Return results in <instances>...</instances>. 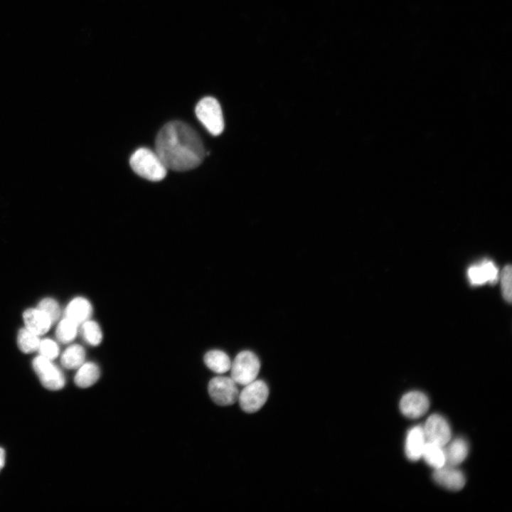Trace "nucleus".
I'll return each mask as SVG.
<instances>
[{"label": "nucleus", "instance_id": "obj_1", "mask_svg": "<svg viewBox=\"0 0 512 512\" xmlns=\"http://www.w3.org/2000/svg\"><path fill=\"white\" fill-rule=\"evenodd\" d=\"M155 147V152L167 169L176 171L195 169L206 155L197 132L180 121L169 122L161 129L156 138Z\"/></svg>", "mask_w": 512, "mask_h": 512}, {"label": "nucleus", "instance_id": "obj_2", "mask_svg": "<svg viewBox=\"0 0 512 512\" xmlns=\"http://www.w3.org/2000/svg\"><path fill=\"white\" fill-rule=\"evenodd\" d=\"M129 164L136 174L151 181L164 179L167 173V168L157 154L148 148L136 150L130 157Z\"/></svg>", "mask_w": 512, "mask_h": 512}, {"label": "nucleus", "instance_id": "obj_3", "mask_svg": "<svg viewBox=\"0 0 512 512\" xmlns=\"http://www.w3.org/2000/svg\"><path fill=\"white\" fill-rule=\"evenodd\" d=\"M198 120L213 136L220 135L224 129V120L221 107L213 97L201 99L196 107Z\"/></svg>", "mask_w": 512, "mask_h": 512}, {"label": "nucleus", "instance_id": "obj_4", "mask_svg": "<svg viewBox=\"0 0 512 512\" xmlns=\"http://www.w3.org/2000/svg\"><path fill=\"white\" fill-rule=\"evenodd\" d=\"M260 369L257 356L250 351H242L231 363L230 377L237 384L245 385L256 379Z\"/></svg>", "mask_w": 512, "mask_h": 512}, {"label": "nucleus", "instance_id": "obj_5", "mask_svg": "<svg viewBox=\"0 0 512 512\" xmlns=\"http://www.w3.org/2000/svg\"><path fill=\"white\" fill-rule=\"evenodd\" d=\"M244 386L238 396L240 406L247 413L255 412L266 402L269 395L268 387L261 380H255Z\"/></svg>", "mask_w": 512, "mask_h": 512}, {"label": "nucleus", "instance_id": "obj_6", "mask_svg": "<svg viewBox=\"0 0 512 512\" xmlns=\"http://www.w3.org/2000/svg\"><path fill=\"white\" fill-rule=\"evenodd\" d=\"M208 391L212 400L221 406L234 404L240 393L237 383L231 377L225 376L213 378L208 383Z\"/></svg>", "mask_w": 512, "mask_h": 512}, {"label": "nucleus", "instance_id": "obj_7", "mask_svg": "<svg viewBox=\"0 0 512 512\" xmlns=\"http://www.w3.org/2000/svg\"><path fill=\"white\" fill-rule=\"evenodd\" d=\"M33 368L46 388L58 390L64 387L65 379L63 373L51 360L39 355L33 359Z\"/></svg>", "mask_w": 512, "mask_h": 512}, {"label": "nucleus", "instance_id": "obj_8", "mask_svg": "<svg viewBox=\"0 0 512 512\" xmlns=\"http://www.w3.org/2000/svg\"><path fill=\"white\" fill-rule=\"evenodd\" d=\"M423 431L427 442L442 447L447 444L451 438V430L448 422L437 414L432 415L428 417Z\"/></svg>", "mask_w": 512, "mask_h": 512}, {"label": "nucleus", "instance_id": "obj_9", "mask_svg": "<svg viewBox=\"0 0 512 512\" xmlns=\"http://www.w3.org/2000/svg\"><path fill=\"white\" fill-rule=\"evenodd\" d=\"M430 406L427 397L422 393L412 391L402 396L400 402L402 413L412 419L420 417L425 415Z\"/></svg>", "mask_w": 512, "mask_h": 512}, {"label": "nucleus", "instance_id": "obj_10", "mask_svg": "<svg viewBox=\"0 0 512 512\" xmlns=\"http://www.w3.org/2000/svg\"><path fill=\"white\" fill-rule=\"evenodd\" d=\"M433 479L440 486L453 491L462 489L465 484L464 474L454 466L446 464L435 469Z\"/></svg>", "mask_w": 512, "mask_h": 512}, {"label": "nucleus", "instance_id": "obj_11", "mask_svg": "<svg viewBox=\"0 0 512 512\" xmlns=\"http://www.w3.org/2000/svg\"><path fill=\"white\" fill-rule=\"evenodd\" d=\"M26 328L40 336L46 333L53 323L50 319L39 309H28L23 313Z\"/></svg>", "mask_w": 512, "mask_h": 512}, {"label": "nucleus", "instance_id": "obj_12", "mask_svg": "<svg viewBox=\"0 0 512 512\" xmlns=\"http://www.w3.org/2000/svg\"><path fill=\"white\" fill-rule=\"evenodd\" d=\"M92 313V304L82 297H77L72 299L65 309V316L78 325L90 319Z\"/></svg>", "mask_w": 512, "mask_h": 512}, {"label": "nucleus", "instance_id": "obj_13", "mask_svg": "<svg viewBox=\"0 0 512 512\" xmlns=\"http://www.w3.org/2000/svg\"><path fill=\"white\" fill-rule=\"evenodd\" d=\"M426 442L423 428L415 426L407 433L405 442V454L412 461H417L422 457V450Z\"/></svg>", "mask_w": 512, "mask_h": 512}, {"label": "nucleus", "instance_id": "obj_14", "mask_svg": "<svg viewBox=\"0 0 512 512\" xmlns=\"http://www.w3.org/2000/svg\"><path fill=\"white\" fill-rule=\"evenodd\" d=\"M77 369L74 381L80 388H85L92 386L100 376V368L93 362H84Z\"/></svg>", "mask_w": 512, "mask_h": 512}, {"label": "nucleus", "instance_id": "obj_15", "mask_svg": "<svg viewBox=\"0 0 512 512\" xmlns=\"http://www.w3.org/2000/svg\"><path fill=\"white\" fill-rule=\"evenodd\" d=\"M445 464L454 466L462 462L468 454V444L462 438L450 442L444 449Z\"/></svg>", "mask_w": 512, "mask_h": 512}, {"label": "nucleus", "instance_id": "obj_16", "mask_svg": "<svg viewBox=\"0 0 512 512\" xmlns=\"http://www.w3.org/2000/svg\"><path fill=\"white\" fill-rule=\"evenodd\" d=\"M206 366L212 371L222 374L230 369L231 361L229 356L220 350L208 351L203 358Z\"/></svg>", "mask_w": 512, "mask_h": 512}, {"label": "nucleus", "instance_id": "obj_17", "mask_svg": "<svg viewBox=\"0 0 512 512\" xmlns=\"http://www.w3.org/2000/svg\"><path fill=\"white\" fill-rule=\"evenodd\" d=\"M85 359V351L79 344H73L68 346L63 353L61 356L62 365L68 369L78 368Z\"/></svg>", "mask_w": 512, "mask_h": 512}, {"label": "nucleus", "instance_id": "obj_18", "mask_svg": "<svg viewBox=\"0 0 512 512\" xmlns=\"http://www.w3.org/2000/svg\"><path fill=\"white\" fill-rule=\"evenodd\" d=\"M422 456L425 462L434 469L440 468L445 464L444 449L434 443L425 442Z\"/></svg>", "mask_w": 512, "mask_h": 512}, {"label": "nucleus", "instance_id": "obj_19", "mask_svg": "<svg viewBox=\"0 0 512 512\" xmlns=\"http://www.w3.org/2000/svg\"><path fill=\"white\" fill-rule=\"evenodd\" d=\"M81 333L84 340L90 346H98L102 341V329L93 320L88 319L81 324Z\"/></svg>", "mask_w": 512, "mask_h": 512}, {"label": "nucleus", "instance_id": "obj_20", "mask_svg": "<svg viewBox=\"0 0 512 512\" xmlns=\"http://www.w3.org/2000/svg\"><path fill=\"white\" fill-rule=\"evenodd\" d=\"M40 341L39 336L26 327L18 331L17 343L19 348L23 353H28L38 351Z\"/></svg>", "mask_w": 512, "mask_h": 512}, {"label": "nucleus", "instance_id": "obj_21", "mask_svg": "<svg viewBox=\"0 0 512 512\" xmlns=\"http://www.w3.org/2000/svg\"><path fill=\"white\" fill-rule=\"evenodd\" d=\"M78 326V324L65 317L57 326V338L63 343L72 341L77 335Z\"/></svg>", "mask_w": 512, "mask_h": 512}, {"label": "nucleus", "instance_id": "obj_22", "mask_svg": "<svg viewBox=\"0 0 512 512\" xmlns=\"http://www.w3.org/2000/svg\"><path fill=\"white\" fill-rule=\"evenodd\" d=\"M38 309L43 311L54 322L59 317L60 311L58 303L52 298H44L38 306Z\"/></svg>", "mask_w": 512, "mask_h": 512}, {"label": "nucleus", "instance_id": "obj_23", "mask_svg": "<svg viewBox=\"0 0 512 512\" xmlns=\"http://www.w3.org/2000/svg\"><path fill=\"white\" fill-rule=\"evenodd\" d=\"M511 266L508 265L505 266L501 272V290H502V294L504 298V299L508 302H511V297H512V287H511V280H512V272H511Z\"/></svg>", "mask_w": 512, "mask_h": 512}, {"label": "nucleus", "instance_id": "obj_24", "mask_svg": "<svg viewBox=\"0 0 512 512\" xmlns=\"http://www.w3.org/2000/svg\"><path fill=\"white\" fill-rule=\"evenodd\" d=\"M38 351L40 352V356L51 361L59 354L58 345L50 338L41 340Z\"/></svg>", "mask_w": 512, "mask_h": 512}, {"label": "nucleus", "instance_id": "obj_25", "mask_svg": "<svg viewBox=\"0 0 512 512\" xmlns=\"http://www.w3.org/2000/svg\"><path fill=\"white\" fill-rule=\"evenodd\" d=\"M468 275L473 284L479 285L487 282L481 265L471 267L468 270Z\"/></svg>", "mask_w": 512, "mask_h": 512}, {"label": "nucleus", "instance_id": "obj_26", "mask_svg": "<svg viewBox=\"0 0 512 512\" xmlns=\"http://www.w3.org/2000/svg\"><path fill=\"white\" fill-rule=\"evenodd\" d=\"M481 266L484 272L486 281L494 283L498 279V270L494 264L491 261H484Z\"/></svg>", "mask_w": 512, "mask_h": 512}, {"label": "nucleus", "instance_id": "obj_27", "mask_svg": "<svg viewBox=\"0 0 512 512\" xmlns=\"http://www.w3.org/2000/svg\"><path fill=\"white\" fill-rule=\"evenodd\" d=\"M5 452L4 449L0 447V471L5 464Z\"/></svg>", "mask_w": 512, "mask_h": 512}]
</instances>
